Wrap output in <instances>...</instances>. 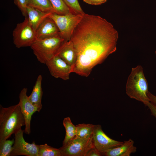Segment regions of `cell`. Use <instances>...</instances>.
<instances>
[{
	"label": "cell",
	"instance_id": "1",
	"mask_svg": "<svg viewBox=\"0 0 156 156\" xmlns=\"http://www.w3.org/2000/svg\"><path fill=\"white\" fill-rule=\"evenodd\" d=\"M118 38L111 23L100 16L85 13L70 39L77 54L72 73L88 76L95 66L116 51Z\"/></svg>",
	"mask_w": 156,
	"mask_h": 156
},
{
	"label": "cell",
	"instance_id": "2",
	"mask_svg": "<svg viewBox=\"0 0 156 156\" xmlns=\"http://www.w3.org/2000/svg\"><path fill=\"white\" fill-rule=\"evenodd\" d=\"M25 125L19 104L4 107L0 105V142L6 140Z\"/></svg>",
	"mask_w": 156,
	"mask_h": 156
},
{
	"label": "cell",
	"instance_id": "3",
	"mask_svg": "<svg viewBox=\"0 0 156 156\" xmlns=\"http://www.w3.org/2000/svg\"><path fill=\"white\" fill-rule=\"evenodd\" d=\"M126 90L127 94L131 98L141 102L145 105L150 102L147 95L148 83L141 66L132 68Z\"/></svg>",
	"mask_w": 156,
	"mask_h": 156
},
{
	"label": "cell",
	"instance_id": "4",
	"mask_svg": "<svg viewBox=\"0 0 156 156\" xmlns=\"http://www.w3.org/2000/svg\"><path fill=\"white\" fill-rule=\"evenodd\" d=\"M65 41L59 36L36 39L30 47L39 62L45 64L55 55L58 50Z\"/></svg>",
	"mask_w": 156,
	"mask_h": 156
},
{
	"label": "cell",
	"instance_id": "5",
	"mask_svg": "<svg viewBox=\"0 0 156 156\" xmlns=\"http://www.w3.org/2000/svg\"><path fill=\"white\" fill-rule=\"evenodd\" d=\"M84 14H75L70 12L61 15L53 13L49 17L53 19L57 25L60 36L65 41H69Z\"/></svg>",
	"mask_w": 156,
	"mask_h": 156
},
{
	"label": "cell",
	"instance_id": "6",
	"mask_svg": "<svg viewBox=\"0 0 156 156\" xmlns=\"http://www.w3.org/2000/svg\"><path fill=\"white\" fill-rule=\"evenodd\" d=\"M13 43L17 48L31 47L37 39L36 31L25 17L22 22L18 23L13 31Z\"/></svg>",
	"mask_w": 156,
	"mask_h": 156
},
{
	"label": "cell",
	"instance_id": "7",
	"mask_svg": "<svg viewBox=\"0 0 156 156\" xmlns=\"http://www.w3.org/2000/svg\"><path fill=\"white\" fill-rule=\"evenodd\" d=\"M94 146L92 137L85 138L75 136L59 149L62 156H86Z\"/></svg>",
	"mask_w": 156,
	"mask_h": 156
},
{
	"label": "cell",
	"instance_id": "8",
	"mask_svg": "<svg viewBox=\"0 0 156 156\" xmlns=\"http://www.w3.org/2000/svg\"><path fill=\"white\" fill-rule=\"evenodd\" d=\"M24 132L21 129L14 134V142L10 156H38V145L34 141L31 144L26 142L23 137Z\"/></svg>",
	"mask_w": 156,
	"mask_h": 156
},
{
	"label": "cell",
	"instance_id": "9",
	"mask_svg": "<svg viewBox=\"0 0 156 156\" xmlns=\"http://www.w3.org/2000/svg\"><path fill=\"white\" fill-rule=\"evenodd\" d=\"M45 64L51 76L56 78L68 80L70 73H72L73 67L57 56L53 57Z\"/></svg>",
	"mask_w": 156,
	"mask_h": 156
},
{
	"label": "cell",
	"instance_id": "10",
	"mask_svg": "<svg viewBox=\"0 0 156 156\" xmlns=\"http://www.w3.org/2000/svg\"><path fill=\"white\" fill-rule=\"evenodd\" d=\"M92 141L94 146L101 154L109 149L120 146L123 143V142L114 140L109 137L103 131L100 125H95Z\"/></svg>",
	"mask_w": 156,
	"mask_h": 156
},
{
	"label": "cell",
	"instance_id": "11",
	"mask_svg": "<svg viewBox=\"0 0 156 156\" xmlns=\"http://www.w3.org/2000/svg\"><path fill=\"white\" fill-rule=\"evenodd\" d=\"M27 88H24L19 95V102L21 110L23 115L25 121L24 133L29 135L31 132V121L33 114L36 111L37 108L29 101L27 94Z\"/></svg>",
	"mask_w": 156,
	"mask_h": 156
},
{
	"label": "cell",
	"instance_id": "12",
	"mask_svg": "<svg viewBox=\"0 0 156 156\" xmlns=\"http://www.w3.org/2000/svg\"><path fill=\"white\" fill-rule=\"evenodd\" d=\"M36 33L37 39H44L59 36V31L54 21L49 16L39 25Z\"/></svg>",
	"mask_w": 156,
	"mask_h": 156
},
{
	"label": "cell",
	"instance_id": "13",
	"mask_svg": "<svg viewBox=\"0 0 156 156\" xmlns=\"http://www.w3.org/2000/svg\"><path fill=\"white\" fill-rule=\"evenodd\" d=\"M55 55L60 57L73 68L77 60V52L70 40L65 41L58 50Z\"/></svg>",
	"mask_w": 156,
	"mask_h": 156
},
{
	"label": "cell",
	"instance_id": "14",
	"mask_svg": "<svg viewBox=\"0 0 156 156\" xmlns=\"http://www.w3.org/2000/svg\"><path fill=\"white\" fill-rule=\"evenodd\" d=\"M134 141L129 139L124 141L121 145L109 149L101 153L102 156H130L137 151V148L134 145Z\"/></svg>",
	"mask_w": 156,
	"mask_h": 156
},
{
	"label": "cell",
	"instance_id": "15",
	"mask_svg": "<svg viewBox=\"0 0 156 156\" xmlns=\"http://www.w3.org/2000/svg\"><path fill=\"white\" fill-rule=\"evenodd\" d=\"M27 13L26 17L35 31L43 21L53 13L43 12L29 6H27Z\"/></svg>",
	"mask_w": 156,
	"mask_h": 156
},
{
	"label": "cell",
	"instance_id": "16",
	"mask_svg": "<svg viewBox=\"0 0 156 156\" xmlns=\"http://www.w3.org/2000/svg\"><path fill=\"white\" fill-rule=\"evenodd\" d=\"M42 77L39 75L33 87L32 91L28 96L29 99L32 104L37 109L39 112L42 108L41 103L43 91L42 88Z\"/></svg>",
	"mask_w": 156,
	"mask_h": 156
},
{
	"label": "cell",
	"instance_id": "17",
	"mask_svg": "<svg viewBox=\"0 0 156 156\" xmlns=\"http://www.w3.org/2000/svg\"><path fill=\"white\" fill-rule=\"evenodd\" d=\"M28 6L45 12L55 13L49 0H28Z\"/></svg>",
	"mask_w": 156,
	"mask_h": 156
},
{
	"label": "cell",
	"instance_id": "18",
	"mask_svg": "<svg viewBox=\"0 0 156 156\" xmlns=\"http://www.w3.org/2000/svg\"><path fill=\"white\" fill-rule=\"evenodd\" d=\"M95 125L82 123L76 125V136L82 138H87L92 137Z\"/></svg>",
	"mask_w": 156,
	"mask_h": 156
},
{
	"label": "cell",
	"instance_id": "19",
	"mask_svg": "<svg viewBox=\"0 0 156 156\" xmlns=\"http://www.w3.org/2000/svg\"><path fill=\"white\" fill-rule=\"evenodd\" d=\"M63 125L66 131L65 137L63 142V145H64L76 136V127L72 123L69 117H67L64 119Z\"/></svg>",
	"mask_w": 156,
	"mask_h": 156
},
{
	"label": "cell",
	"instance_id": "20",
	"mask_svg": "<svg viewBox=\"0 0 156 156\" xmlns=\"http://www.w3.org/2000/svg\"><path fill=\"white\" fill-rule=\"evenodd\" d=\"M38 156H62L59 148H53L47 144L38 145Z\"/></svg>",
	"mask_w": 156,
	"mask_h": 156
},
{
	"label": "cell",
	"instance_id": "21",
	"mask_svg": "<svg viewBox=\"0 0 156 156\" xmlns=\"http://www.w3.org/2000/svg\"><path fill=\"white\" fill-rule=\"evenodd\" d=\"M49 0L54 9L55 13L62 15L71 12L69 8L63 0Z\"/></svg>",
	"mask_w": 156,
	"mask_h": 156
},
{
	"label": "cell",
	"instance_id": "22",
	"mask_svg": "<svg viewBox=\"0 0 156 156\" xmlns=\"http://www.w3.org/2000/svg\"><path fill=\"white\" fill-rule=\"evenodd\" d=\"M14 140H5L0 142V156H10Z\"/></svg>",
	"mask_w": 156,
	"mask_h": 156
},
{
	"label": "cell",
	"instance_id": "23",
	"mask_svg": "<svg viewBox=\"0 0 156 156\" xmlns=\"http://www.w3.org/2000/svg\"><path fill=\"white\" fill-rule=\"evenodd\" d=\"M63 0L69 8L71 13L75 14L85 13L80 6L78 0Z\"/></svg>",
	"mask_w": 156,
	"mask_h": 156
},
{
	"label": "cell",
	"instance_id": "24",
	"mask_svg": "<svg viewBox=\"0 0 156 156\" xmlns=\"http://www.w3.org/2000/svg\"><path fill=\"white\" fill-rule=\"evenodd\" d=\"M14 2L21 11L23 15L27 16V9L28 5V0H14Z\"/></svg>",
	"mask_w": 156,
	"mask_h": 156
},
{
	"label": "cell",
	"instance_id": "25",
	"mask_svg": "<svg viewBox=\"0 0 156 156\" xmlns=\"http://www.w3.org/2000/svg\"><path fill=\"white\" fill-rule=\"evenodd\" d=\"M100 152L94 146L88 152L86 156H101Z\"/></svg>",
	"mask_w": 156,
	"mask_h": 156
},
{
	"label": "cell",
	"instance_id": "26",
	"mask_svg": "<svg viewBox=\"0 0 156 156\" xmlns=\"http://www.w3.org/2000/svg\"><path fill=\"white\" fill-rule=\"evenodd\" d=\"M83 1L88 4L98 5L106 2L107 0H83Z\"/></svg>",
	"mask_w": 156,
	"mask_h": 156
},
{
	"label": "cell",
	"instance_id": "27",
	"mask_svg": "<svg viewBox=\"0 0 156 156\" xmlns=\"http://www.w3.org/2000/svg\"><path fill=\"white\" fill-rule=\"evenodd\" d=\"M146 106L148 107L150 109L152 115L156 118V106L153 105L150 102L147 103Z\"/></svg>",
	"mask_w": 156,
	"mask_h": 156
},
{
	"label": "cell",
	"instance_id": "28",
	"mask_svg": "<svg viewBox=\"0 0 156 156\" xmlns=\"http://www.w3.org/2000/svg\"><path fill=\"white\" fill-rule=\"evenodd\" d=\"M147 95L150 102L156 106V96L154 95L149 91L147 93Z\"/></svg>",
	"mask_w": 156,
	"mask_h": 156
},
{
	"label": "cell",
	"instance_id": "29",
	"mask_svg": "<svg viewBox=\"0 0 156 156\" xmlns=\"http://www.w3.org/2000/svg\"><path fill=\"white\" fill-rule=\"evenodd\" d=\"M155 54H156V51H155Z\"/></svg>",
	"mask_w": 156,
	"mask_h": 156
}]
</instances>
